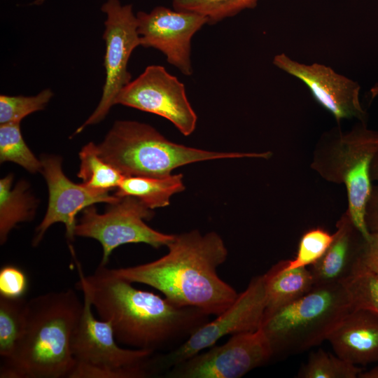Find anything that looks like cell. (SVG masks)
<instances>
[{
  "mask_svg": "<svg viewBox=\"0 0 378 378\" xmlns=\"http://www.w3.org/2000/svg\"><path fill=\"white\" fill-rule=\"evenodd\" d=\"M79 158L80 164L77 176L82 179L81 183L90 189L109 192L117 188L125 177L100 157L94 142L82 148Z\"/></svg>",
  "mask_w": 378,
  "mask_h": 378,
  "instance_id": "cell-21",
  "label": "cell"
},
{
  "mask_svg": "<svg viewBox=\"0 0 378 378\" xmlns=\"http://www.w3.org/2000/svg\"><path fill=\"white\" fill-rule=\"evenodd\" d=\"M182 174H170L163 177L125 176L114 194L122 197L137 198L150 209L169 204L170 198L184 190Z\"/></svg>",
  "mask_w": 378,
  "mask_h": 378,
  "instance_id": "cell-19",
  "label": "cell"
},
{
  "mask_svg": "<svg viewBox=\"0 0 378 378\" xmlns=\"http://www.w3.org/2000/svg\"><path fill=\"white\" fill-rule=\"evenodd\" d=\"M104 214L90 206L85 209L75 228V236L98 241L102 247V265H106L114 249L130 243H144L158 248L167 246L175 234L157 231L146 224L154 213L137 198L125 196Z\"/></svg>",
  "mask_w": 378,
  "mask_h": 378,
  "instance_id": "cell-9",
  "label": "cell"
},
{
  "mask_svg": "<svg viewBox=\"0 0 378 378\" xmlns=\"http://www.w3.org/2000/svg\"><path fill=\"white\" fill-rule=\"evenodd\" d=\"M273 358L268 338L258 330L232 335L227 342L200 352L164 374L167 378H240Z\"/></svg>",
  "mask_w": 378,
  "mask_h": 378,
  "instance_id": "cell-11",
  "label": "cell"
},
{
  "mask_svg": "<svg viewBox=\"0 0 378 378\" xmlns=\"http://www.w3.org/2000/svg\"><path fill=\"white\" fill-rule=\"evenodd\" d=\"M97 148L100 157L125 176L163 177L197 162L271 156L270 152H216L186 146L169 141L151 125L135 120L115 121Z\"/></svg>",
  "mask_w": 378,
  "mask_h": 378,
  "instance_id": "cell-4",
  "label": "cell"
},
{
  "mask_svg": "<svg viewBox=\"0 0 378 378\" xmlns=\"http://www.w3.org/2000/svg\"><path fill=\"white\" fill-rule=\"evenodd\" d=\"M83 308L73 289L49 292L27 301L17 348L1 363V378H66L75 366L74 331Z\"/></svg>",
  "mask_w": 378,
  "mask_h": 378,
  "instance_id": "cell-3",
  "label": "cell"
},
{
  "mask_svg": "<svg viewBox=\"0 0 378 378\" xmlns=\"http://www.w3.org/2000/svg\"><path fill=\"white\" fill-rule=\"evenodd\" d=\"M353 309L369 310L378 315V277L359 260L342 282Z\"/></svg>",
  "mask_w": 378,
  "mask_h": 378,
  "instance_id": "cell-25",
  "label": "cell"
},
{
  "mask_svg": "<svg viewBox=\"0 0 378 378\" xmlns=\"http://www.w3.org/2000/svg\"><path fill=\"white\" fill-rule=\"evenodd\" d=\"M101 9L106 15L103 34L106 78L102 95L97 108L74 134L101 122L107 115L120 92L132 80L128 62L134 50L140 46L137 19L132 4L122 5L119 0H107Z\"/></svg>",
  "mask_w": 378,
  "mask_h": 378,
  "instance_id": "cell-10",
  "label": "cell"
},
{
  "mask_svg": "<svg viewBox=\"0 0 378 378\" xmlns=\"http://www.w3.org/2000/svg\"><path fill=\"white\" fill-rule=\"evenodd\" d=\"M365 224L370 232H378V185L372 187L364 216Z\"/></svg>",
  "mask_w": 378,
  "mask_h": 378,
  "instance_id": "cell-31",
  "label": "cell"
},
{
  "mask_svg": "<svg viewBox=\"0 0 378 378\" xmlns=\"http://www.w3.org/2000/svg\"><path fill=\"white\" fill-rule=\"evenodd\" d=\"M273 64L304 83L317 103L330 112L337 122L346 118L366 122L367 113L360 102V86L358 83L330 66L301 63L285 53L275 55Z\"/></svg>",
  "mask_w": 378,
  "mask_h": 378,
  "instance_id": "cell-15",
  "label": "cell"
},
{
  "mask_svg": "<svg viewBox=\"0 0 378 378\" xmlns=\"http://www.w3.org/2000/svg\"><path fill=\"white\" fill-rule=\"evenodd\" d=\"M362 371L360 368L351 364L337 355L323 349L312 352L307 362L300 368L299 378H356Z\"/></svg>",
  "mask_w": 378,
  "mask_h": 378,
  "instance_id": "cell-24",
  "label": "cell"
},
{
  "mask_svg": "<svg viewBox=\"0 0 378 378\" xmlns=\"http://www.w3.org/2000/svg\"><path fill=\"white\" fill-rule=\"evenodd\" d=\"M258 0H173L174 9L192 11L208 18L214 25L225 18L233 17L246 9L256 7Z\"/></svg>",
  "mask_w": 378,
  "mask_h": 378,
  "instance_id": "cell-26",
  "label": "cell"
},
{
  "mask_svg": "<svg viewBox=\"0 0 378 378\" xmlns=\"http://www.w3.org/2000/svg\"><path fill=\"white\" fill-rule=\"evenodd\" d=\"M0 161L12 162L30 173L41 172V161L25 143L20 130V123L0 125Z\"/></svg>",
  "mask_w": 378,
  "mask_h": 378,
  "instance_id": "cell-23",
  "label": "cell"
},
{
  "mask_svg": "<svg viewBox=\"0 0 378 378\" xmlns=\"http://www.w3.org/2000/svg\"><path fill=\"white\" fill-rule=\"evenodd\" d=\"M115 104L163 117L184 136L190 135L196 128L197 116L188 101L185 85L161 65L148 66L122 88Z\"/></svg>",
  "mask_w": 378,
  "mask_h": 378,
  "instance_id": "cell-12",
  "label": "cell"
},
{
  "mask_svg": "<svg viewBox=\"0 0 378 378\" xmlns=\"http://www.w3.org/2000/svg\"><path fill=\"white\" fill-rule=\"evenodd\" d=\"M266 307L264 274L253 277L234 303L216 318L195 330L178 347L151 358L152 375L165 374L173 367L215 345L228 335L260 328Z\"/></svg>",
  "mask_w": 378,
  "mask_h": 378,
  "instance_id": "cell-8",
  "label": "cell"
},
{
  "mask_svg": "<svg viewBox=\"0 0 378 378\" xmlns=\"http://www.w3.org/2000/svg\"><path fill=\"white\" fill-rule=\"evenodd\" d=\"M27 301L0 296V356L3 362L13 356L22 337Z\"/></svg>",
  "mask_w": 378,
  "mask_h": 378,
  "instance_id": "cell-22",
  "label": "cell"
},
{
  "mask_svg": "<svg viewBox=\"0 0 378 378\" xmlns=\"http://www.w3.org/2000/svg\"><path fill=\"white\" fill-rule=\"evenodd\" d=\"M342 283L314 285L305 295L265 316L260 328L274 356L297 354L320 344L353 310Z\"/></svg>",
  "mask_w": 378,
  "mask_h": 378,
  "instance_id": "cell-5",
  "label": "cell"
},
{
  "mask_svg": "<svg viewBox=\"0 0 378 378\" xmlns=\"http://www.w3.org/2000/svg\"><path fill=\"white\" fill-rule=\"evenodd\" d=\"M136 15L140 46L159 50L169 64L183 75L191 76V41L208 24V18L196 12L162 6L155 7L149 13L139 11Z\"/></svg>",
  "mask_w": 378,
  "mask_h": 378,
  "instance_id": "cell-13",
  "label": "cell"
},
{
  "mask_svg": "<svg viewBox=\"0 0 378 378\" xmlns=\"http://www.w3.org/2000/svg\"><path fill=\"white\" fill-rule=\"evenodd\" d=\"M92 307L83 295V312L71 342L75 366L69 378L150 377L155 352L118 346L111 322L96 318Z\"/></svg>",
  "mask_w": 378,
  "mask_h": 378,
  "instance_id": "cell-7",
  "label": "cell"
},
{
  "mask_svg": "<svg viewBox=\"0 0 378 378\" xmlns=\"http://www.w3.org/2000/svg\"><path fill=\"white\" fill-rule=\"evenodd\" d=\"M333 237V234L321 227L307 230L300 238L295 258L287 260L286 267L294 269L314 265L325 253Z\"/></svg>",
  "mask_w": 378,
  "mask_h": 378,
  "instance_id": "cell-28",
  "label": "cell"
},
{
  "mask_svg": "<svg viewBox=\"0 0 378 378\" xmlns=\"http://www.w3.org/2000/svg\"><path fill=\"white\" fill-rule=\"evenodd\" d=\"M41 161V173L48 189V204L43 219L36 228L33 246H37L48 228L57 223L65 225L66 237L74 240L76 216L80 211L96 203L113 204L120 198L70 181L62 172V160L58 156H43Z\"/></svg>",
  "mask_w": 378,
  "mask_h": 378,
  "instance_id": "cell-14",
  "label": "cell"
},
{
  "mask_svg": "<svg viewBox=\"0 0 378 378\" xmlns=\"http://www.w3.org/2000/svg\"><path fill=\"white\" fill-rule=\"evenodd\" d=\"M287 260L274 265L264 274L266 307L263 318L307 293L314 285L307 267L287 269Z\"/></svg>",
  "mask_w": 378,
  "mask_h": 378,
  "instance_id": "cell-18",
  "label": "cell"
},
{
  "mask_svg": "<svg viewBox=\"0 0 378 378\" xmlns=\"http://www.w3.org/2000/svg\"><path fill=\"white\" fill-rule=\"evenodd\" d=\"M13 175L0 180V241L7 240L10 232L20 223L31 220L34 216L36 200L25 181L12 188Z\"/></svg>",
  "mask_w": 378,
  "mask_h": 378,
  "instance_id": "cell-20",
  "label": "cell"
},
{
  "mask_svg": "<svg viewBox=\"0 0 378 378\" xmlns=\"http://www.w3.org/2000/svg\"><path fill=\"white\" fill-rule=\"evenodd\" d=\"M358 377L359 378H378V365L365 372H363L362 370L358 374Z\"/></svg>",
  "mask_w": 378,
  "mask_h": 378,
  "instance_id": "cell-33",
  "label": "cell"
},
{
  "mask_svg": "<svg viewBox=\"0 0 378 378\" xmlns=\"http://www.w3.org/2000/svg\"><path fill=\"white\" fill-rule=\"evenodd\" d=\"M370 178L378 183V150L376 152L370 165Z\"/></svg>",
  "mask_w": 378,
  "mask_h": 378,
  "instance_id": "cell-32",
  "label": "cell"
},
{
  "mask_svg": "<svg viewBox=\"0 0 378 378\" xmlns=\"http://www.w3.org/2000/svg\"><path fill=\"white\" fill-rule=\"evenodd\" d=\"M167 247V253L154 261L113 270L132 283L155 288L176 306L208 315L217 316L234 303L239 293L217 272L228 255L218 233L193 230L175 234Z\"/></svg>",
  "mask_w": 378,
  "mask_h": 378,
  "instance_id": "cell-2",
  "label": "cell"
},
{
  "mask_svg": "<svg viewBox=\"0 0 378 378\" xmlns=\"http://www.w3.org/2000/svg\"><path fill=\"white\" fill-rule=\"evenodd\" d=\"M359 259L378 277V232H370L368 237L365 238Z\"/></svg>",
  "mask_w": 378,
  "mask_h": 378,
  "instance_id": "cell-30",
  "label": "cell"
},
{
  "mask_svg": "<svg viewBox=\"0 0 378 378\" xmlns=\"http://www.w3.org/2000/svg\"><path fill=\"white\" fill-rule=\"evenodd\" d=\"M53 96L45 89L35 96H0V124L20 123L28 115L44 109Z\"/></svg>",
  "mask_w": 378,
  "mask_h": 378,
  "instance_id": "cell-27",
  "label": "cell"
},
{
  "mask_svg": "<svg viewBox=\"0 0 378 378\" xmlns=\"http://www.w3.org/2000/svg\"><path fill=\"white\" fill-rule=\"evenodd\" d=\"M378 150V131L359 121L351 130L325 132L313 153L311 168L323 179L345 186L351 219L365 238V209L372 190L370 165Z\"/></svg>",
  "mask_w": 378,
  "mask_h": 378,
  "instance_id": "cell-6",
  "label": "cell"
},
{
  "mask_svg": "<svg viewBox=\"0 0 378 378\" xmlns=\"http://www.w3.org/2000/svg\"><path fill=\"white\" fill-rule=\"evenodd\" d=\"M43 1H44V0H36V1H34V4L39 5V4H43Z\"/></svg>",
  "mask_w": 378,
  "mask_h": 378,
  "instance_id": "cell-34",
  "label": "cell"
},
{
  "mask_svg": "<svg viewBox=\"0 0 378 378\" xmlns=\"http://www.w3.org/2000/svg\"><path fill=\"white\" fill-rule=\"evenodd\" d=\"M28 279L19 267L7 265L0 270V296L17 299L23 298L27 290Z\"/></svg>",
  "mask_w": 378,
  "mask_h": 378,
  "instance_id": "cell-29",
  "label": "cell"
},
{
  "mask_svg": "<svg viewBox=\"0 0 378 378\" xmlns=\"http://www.w3.org/2000/svg\"><path fill=\"white\" fill-rule=\"evenodd\" d=\"M335 354L358 365L378 361V315L362 309L351 310L327 340Z\"/></svg>",
  "mask_w": 378,
  "mask_h": 378,
  "instance_id": "cell-17",
  "label": "cell"
},
{
  "mask_svg": "<svg viewBox=\"0 0 378 378\" xmlns=\"http://www.w3.org/2000/svg\"><path fill=\"white\" fill-rule=\"evenodd\" d=\"M333 234L325 253L310 266L314 285L342 283L359 260L365 237L354 223L347 209L337 221Z\"/></svg>",
  "mask_w": 378,
  "mask_h": 378,
  "instance_id": "cell-16",
  "label": "cell"
},
{
  "mask_svg": "<svg viewBox=\"0 0 378 378\" xmlns=\"http://www.w3.org/2000/svg\"><path fill=\"white\" fill-rule=\"evenodd\" d=\"M76 265V286L101 319L111 322L117 342L122 344L155 352L209 321V315L201 309L176 306L165 298L136 288L106 265H99L88 276L78 261Z\"/></svg>",
  "mask_w": 378,
  "mask_h": 378,
  "instance_id": "cell-1",
  "label": "cell"
},
{
  "mask_svg": "<svg viewBox=\"0 0 378 378\" xmlns=\"http://www.w3.org/2000/svg\"><path fill=\"white\" fill-rule=\"evenodd\" d=\"M375 90L378 92V83L375 85Z\"/></svg>",
  "mask_w": 378,
  "mask_h": 378,
  "instance_id": "cell-35",
  "label": "cell"
}]
</instances>
